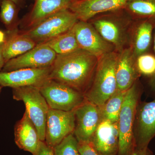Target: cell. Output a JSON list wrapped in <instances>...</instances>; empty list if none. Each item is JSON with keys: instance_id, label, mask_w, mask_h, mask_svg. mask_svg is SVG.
<instances>
[{"instance_id": "cell-1", "label": "cell", "mask_w": 155, "mask_h": 155, "mask_svg": "<svg viewBox=\"0 0 155 155\" xmlns=\"http://www.w3.org/2000/svg\"><path fill=\"white\" fill-rule=\"evenodd\" d=\"M98 60L96 56L81 49L57 55L49 78L84 94L92 81Z\"/></svg>"}, {"instance_id": "cell-2", "label": "cell", "mask_w": 155, "mask_h": 155, "mask_svg": "<svg viewBox=\"0 0 155 155\" xmlns=\"http://www.w3.org/2000/svg\"><path fill=\"white\" fill-rule=\"evenodd\" d=\"M118 55L115 51L98 58L92 81L84 94L86 100L99 107L117 90L116 67Z\"/></svg>"}, {"instance_id": "cell-3", "label": "cell", "mask_w": 155, "mask_h": 155, "mask_svg": "<svg viewBox=\"0 0 155 155\" xmlns=\"http://www.w3.org/2000/svg\"><path fill=\"white\" fill-rule=\"evenodd\" d=\"M119 11L107 12L90 20V23L101 36L113 45L118 53L127 47L131 39L130 21L121 14Z\"/></svg>"}, {"instance_id": "cell-4", "label": "cell", "mask_w": 155, "mask_h": 155, "mask_svg": "<svg viewBox=\"0 0 155 155\" xmlns=\"http://www.w3.org/2000/svg\"><path fill=\"white\" fill-rule=\"evenodd\" d=\"M140 93L137 81L125 94L118 121L119 155H130L136 148L133 128Z\"/></svg>"}, {"instance_id": "cell-5", "label": "cell", "mask_w": 155, "mask_h": 155, "mask_svg": "<svg viewBox=\"0 0 155 155\" xmlns=\"http://www.w3.org/2000/svg\"><path fill=\"white\" fill-rule=\"evenodd\" d=\"M78 21L72 11L69 9H64L48 17L30 29L19 31L38 45L67 32Z\"/></svg>"}, {"instance_id": "cell-6", "label": "cell", "mask_w": 155, "mask_h": 155, "mask_svg": "<svg viewBox=\"0 0 155 155\" xmlns=\"http://www.w3.org/2000/svg\"><path fill=\"white\" fill-rule=\"evenodd\" d=\"M13 96L14 100L24 103L25 110L36 127L40 139L45 141L49 107L39 87L29 86L13 88Z\"/></svg>"}, {"instance_id": "cell-7", "label": "cell", "mask_w": 155, "mask_h": 155, "mask_svg": "<svg viewBox=\"0 0 155 155\" xmlns=\"http://www.w3.org/2000/svg\"><path fill=\"white\" fill-rule=\"evenodd\" d=\"M39 88L50 109L74 111L86 100L82 93L49 78Z\"/></svg>"}, {"instance_id": "cell-8", "label": "cell", "mask_w": 155, "mask_h": 155, "mask_svg": "<svg viewBox=\"0 0 155 155\" xmlns=\"http://www.w3.org/2000/svg\"><path fill=\"white\" fill-rule=\"evenodd\" d=\"M75 127V112L49 109L47 119L45 142L54 148L65 137L73 134Z\"/></svg>"}, {"instance_id": "cell-9", "label": "cell", "mask_w": 155, "mask_h": 155, "mask_svg": "<svg viewBox=\"0 0 155 155\" xmlns=\"http://www.w3.org/2000/svg\"><path fill=\"white\" fill-rule=\"evenodd\" d=\"M57 56L56 53L47 45H37L27 52L7 61L2 72L50 67L54 62Z\"/></svg>"}, {"instance_id": "cell-10", "label": "cell", "mask_w": 155, "mask_h": 155, "mask_svg": "<svg viewBox=\"0 0 155 155\" xmlns=\"http://www.w3.org/2000/svg\"><path fill=\"white\" fill-rule=\"evenodd\" d=\"M73 29L81 49L98 58L116 51L114 46L103 38L90 22L78 20Z\"/></svg>"}, {"instance_id": "cell-11", "label": "cell", "mask_w": 155, "mask_h": 155, "mask_svg": "<svg viewBox=\"0 0 155 155\" xmlns=\"http://www.w3.org/2000/svg\"><path fill=\"white\" fill-rule=\"evenodd\" d=\"M74 112L75 127L73 134L78 142H90L102 120L100 108L86 100Z\"/></svg>"}, {"instance_id": "cell-12", "label": "cell", "mask_w": 155, "mask_h": 155, "mask_svg": "<svg viewBox=\"0 0 155 155\" xmlns=\"http://www.w3.org/2000/svg\"><path fill=\"white\" fill-rule=\"evenodd\" d=\"M51 67L27 68L0 72V86L12 88L32 86L39 87L48 79Z\"/></svg>"}, {"instance_id": "cell-13", "label": "cell", "mask_w": 155, "mask_h": 155, "mask_svg": "<svg viewBox=\"0 0 155 155\" xmlns=\"http://www.w3.org/2000/svg\"><path fill=\"white\" fill-rule=\"evenodd\" d=\"M128 0H78L72 2L69 10L79 21L88 22L103 13L122 10Z\"/></svg>"}, {"instance_id": "cell-14", "label": "cell", "mask_w": 155, "mask_h": 155, "mask_svg": "<svg viewBox=\"0 0 155 155\" xmlns=\"http://www.w3.org/2000/svg\"><path fill=\"white\" fill-rule=\"evenodd\" d=\"M137 109L134 139L136 148H147L155 136V99Z\"/></svg>"}, {"instance_id": "cell-15", "label": "cell", "mask_w": 155, "mask_h": 155, "mask_svg": "<svg viewBox=\"0 0 155 155\" xmlns=\"http://www.w3.org/2000/svg\"><path fill=\"white\" fill-rule=\"evenodd\" d=\"M90 143L99 155H117L119 151L118 122L102 119Z\"/></svg>"}, {"instance_id": "cell-16", "label": "cell", "mask_w": 155, "mask_h": 155, "mask_svg": "<svg viewBox=\"0 0 155 155\" xmlns=\"http://www.w3.org/2000/svg\"><path fill=\"white\" fill-rule=\"evenodd\" d=\"M71 0H37L28 15L19 22L20 31L28 30L59 11L69 9Z\"/></svg>"}, {"instance_id": "cell-17", "label": "cell", "mask_w": 155, "mask_h": 155, "mask_svg": "<svg viewBox=\"0 0 155 155\" xmlns=\"http://www.w3.org/2000/svg\"><path fill=\"white\" fill-rule=\"evenodd\" d=\"M139 75L131 47L118 53L116 67L117 90L127 91L137 81Z\"/></svg>"}, {"instance_id": "cell-18", "label": "cell", "mask_w": 155, "mask_h": 155, "mask_svg": "<svg viewBox=\"0 0 155 155\" xmlns=\"http://www.w3.org/2000/svg\"><path fill=\"white\" fill-rule=\"evenodd\" d=\"M15 142L20 149L35 155L41 140L36 127L25 111L14 127Z\"/></svg>"}, {"instance_id": "cell-19", "label": "cell", "mask_w": 155, "mask_h": 155, "mask_svg": "<svg viewBox=\"0 0 155 155\" xmlns=\"http://www.w3.org/2000/svg\"><path fill=\"white\" fill-rule=\"evenodd\" d=\"M155 20L137 19L132 29V46L133 55L138 56L149 51L153 41Z\"/></svg>"}, {"instance_id": "cell-20", "label": "cell", "mask_w": 155, "mask_h": 155, "mask_svg": "<svg viewBox=\"0 0 155 155\" xmlns=\"http://www.w3.org/2000/svg\"><path fill=\"white\" fill-rule=\"evenodd\" d=\"M37 45L29 37L17 29L8 31L4 43L3 54L6 62L33 48Z\"/></svg>"}, {"instance_id": "cell-21", "label": "cell", "mask_w": 155, "mask_h": 155, "mask_svg": "<svg viewBox=\"0 0 155 155\" xmlns=\"http://www.w3.org/2000/svg\"><path fill=\"white\" fill-rule=\"evenodd\" d=\"M43 44L49 47L57 55L69 54L80 49L73 28Z\"/></svg>"}, {"instance_id": "cell-22", "label": "cell", "mask_w": 155, "mask_h": 155, "mask_svg": "<svg viewBox=\"0 0 155 155\" xmlns=\"http://www.w3.org/2000/svg\"><path fill=\"white\" fill-rule=\"evenodd\" d=\"M126 91L116 90L104 104L100 107L102 119H107L112 122H118Z\"/></svg>"}, {"instance_id": "cell-23", "label": "cell", "mask_w": 155, "mask_h": 155, "mask_svg": "<svg viewBox=\"0 0 155 155\" xmlns=\"http://www.w3.org/2000/svg\"><path fill=\"white\" fill-rule=\"evenodd\" d=\"M125 8L137 19L155 20V0H128Z\"/></svg>"}, {"instance_id": "cell-24", "label": "cell", "mask_w": 155, "mask_h": 155, "mask_svg": "<svg viewBox=\"0 0 155 155\" xmlns=\"http://www.w3.org/2000/svg\"><path fill=\"white\" fill-rule=\"evenodd\" d=\"M0 18L8 31L17 28V5L11 0H2L0 5Z\"/></svg>"}, {"instance_id": "cell-25", "label": "cell", "mask_w": 155, "mask_h": 155, "mask_svg": "<svg viewBox=\"0 0 155 155\" xmlns=\"http://www.w3.org/2000/svg\"><path fill=\"white\" fill-rule=\"evenodd\" d=\"M136 66L140 75L151 78L155 74V54L148 52L136 59Z\"/></svg>"}, {"instance_id": "cell-26", "label": "cell", "mask_w": 155, "mask_h": 155, "mask_svg": "<svg viewBox=\"0 0 155 155\" xmlns=\"http://www.w3.org/2000/svg\"><path fill=\"white\" fill-rule=\"evenodd\" d=\"M54 155H80L78 142L73 134H69L54 148Z\"/></svg>"}, {"instance_id": "cell-27", "label": "cell", "mask_w": 155, "mask_h": 155, "mask_svg": "<svg viewBox=\"0 0 155 155\" xmlns=\"http://www.w3.org/2000/svg\"><path fill=\"white\" fill-rule=\"evenodd\" d=\"M78 149L80 155H99L90 142H78Z\"/></svg>"}, {"instance_id": "cell-28", "label": "cell", "mask_w": 155, "mask_h": 155, "mask_svg": "<svg viewBox=\"0 0 155 155\" xmlns=\"http://www.w3.org/2000/svg\"><path fill=\"white\" fill-rule=\"evenodd\" d=\"M35 155H54V148L48 146L45 142L41 140Z\"/></svg>"}, {"instance_id": "cell-29", "label": "cell", "mask_w": 155, "mask_h": 155, "mask_svg": "<svg viewBox=\"0 0 155 155\" xmlns=\"http://www.w3.org/2000/svg\"><path fill=\"white\" fill-rule=\"evenodd\" d=\"M130 155H150L148 148H135Z\"/></svg>"}, {"instance_id": "cell-30", "label": "cell", "mask_w": 155, "mask_h": 155, "mask_svg": "<svg viewBox=\"0 0 155 155\" xmlns=\"http://www.w3.org/2000/svg\"><path fill=\"white\" fill-rule=\"evenodd\" d=\"M3 47L4 44L0 45V72H2L6 63V61L3 54Z\"/></svg>"}, {"instance_id": "cell-31", "label": "cell", "mask_w": 155, "mask_h": 155, "mask_svg": "<svg viewBox=\"0 0 155 155\" xmlns=\"http://www.w3.org/2000/svg\"><path fill=\"white\" fill-rule=\"evenodd\" d=\"M153 50L155 54V27L153 33ZM150 85L152 88L155 91V74L153 77L151 78L150 82Z\"/></svg>"}, {"instance_id": "cell-32", "label": "cell", "mask_w": 155, "mask_h": 155, "mask_svg": "<svg viewBox=\"0 0 155 155\" xmlns=\"http://www.w3.org/2000/svg\"><path fill=\"white\" fill-rule=\"evenodd\" d=\"M6 35L5 32L0 30V45L2 44L5 41Z\"/></svg>"}, {"instance_id": "cell-33", "label": "cell", "mask_w": 155, "mask_h": 155, "mask_svg": "<svg viewBox=\"0 0 155 155\" xmlns=\"http://www.w3.org/2000/svg\"><path fill=\"white\" fill-rule=\"evenodd\" d=\"M11 1L15 3L16 5H18L19 4H20V2H21V1L22 0H11Z\"/></svg>"}, {"instance_id": "cell-34", "label": "cell", "mask_w": 155, "mask_h": 155, "mask_svg": "<svg viewBox=\"0 0 155 155\" xmlns=\"http://www.w3.org/2000/svg\"><path fill=\"white\" fill-rule=\"evenodd\" d=\"M2 87L0 86V94H1V91H2Z\"/></svg>"}, {"instance_id": "cell-35", "label": "cell", "mask_w": 155, "mask_h": 155, "mask_svg": "<svg viewBox=\"0 0 155 155\" xmlns=\"http://www.w3.org/2000/svg\"><path fill=\"white\" fill-rule=\"evenodd\" d=\"M78 1V0H71V2H75V1Z\"/></svg>"}, {"instance_id": "cell-36", "label": "cell", "mask_w": 155, "mask_h": 155, "mask_svg": "<svg viewBox=\"0 0 155 155\" xmlns=\"http://www.w3.org/2000/svg\"><path fill=\"white\" fill-rule=\"evenodd\" d=\"M2 1V0H0V2H1Z\"/></svg>"}, {"instance_id": "cell-37", "label": "cell", "mask_w": 155, "mask_h": 155, "mask_svg": "<svg viewBox=\"0 0 155 155\" xmlns=\"http://www.w3.org/2000/svg\"><path fill=\"white\" fill-rule=\"evenodd\" d=\"M1 2H0V5H1Z\"/></svg>"}]
</instances>
